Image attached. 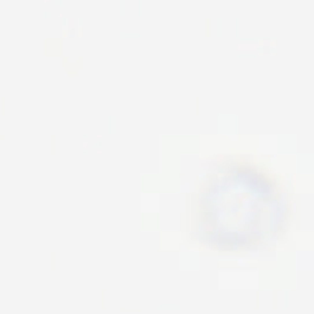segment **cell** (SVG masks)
I'll list each match as a JSON object with an SVG mask.
<instances>
[{
    "label": "cell",
    "instance_id": "1",
    "mask_svg": "<svg viewBox=\"0 0 314 314\" xmlns=\"http://www.w3.org/2000/svg\"><path fill=\"white\" fill-rule=\"evenodd\" d=\"M288 207L277 183L253 164L231 162L200 184L193 204L199 241L217 252L253 250L272 242Z\"/></svg>",
    "mask_w": 314,
    "mask_h": 314
}]
</instances>
